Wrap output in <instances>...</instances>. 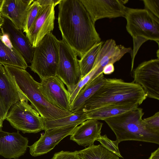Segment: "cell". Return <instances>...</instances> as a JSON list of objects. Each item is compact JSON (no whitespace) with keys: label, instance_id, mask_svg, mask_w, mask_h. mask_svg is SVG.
I'll return each mask as SVG.
<instances>
[{"label":"cell","instance_id":"obj_19","mask_svg":"<svg viewBox=\"0 0 159 159\" xmlns=\"http://www.w3.org/2000/svg\"><path fill=\"white\" fill-rule=\"evenodd\" d=\"M33 0H4L0 12L17 28L22 30L27 10Z\"/></svg>","mask_w":159,"mask_h":159},{"label":"cell","instance_id":"obj_2","mask_svg":"<svg viewBox=\"0 0 159 159\" xmlns=\"http://www.w3.org/2000/svg\"><path fill=\"white\" fill-rule=\"evenodd\" d=\"M147 98L142 88L133 82L106 78L103 84L85 103L78 112H85L116 104H141Z\"/></svg>","mask_w":159,"mask_h":159},{"label":"cell","instance_id":"obj_34","mask_svg":"<svg viewBox=\"0 0 159 159\" xmlns=\"http://www.w3.org/2000/svg\"><path fill=\"white\" fill-rule=\"evenodd\" d=\"M149 159H159V148L152 152Z\"/></svg>","mask_w":159,"mask_h":159},{"label":"cell","instance_id":"obj_32","mask_svg":"<svg viewBox=\"0 0 159 159\" xmlns=\"http://www.w3.org/2000/svg\"><path fill=\"white\" fill-rule=\"evenodd\" d=\"M115 70L114 64L110 63L106 65L103 68L102 73L106 75H109L112 74Z\"/></svg>","mask_w":159,"mask_h":159},{"label":"cell","instance_id":"obj_30","mask_svg":"<svg viewBox=\"0 0 159 159\" xmlns=\"http://www.w3.org/2000/svg\"><path fill=\"white\" fill-rule=\"evenodd\" d=\"M145 9L159 19V0H143Z\"/></svg>","mask_w":159,"mask_h":159},{"label":"cell","instance_id":"obj_27","mask_svg":"<svg viewBox=\"0 0 159 159\" xmlns=\"http://www.w3.org/2000/svg\"><path fill=\"white\" fill-rule=\"evenodd\" d=\"M97 70V68L96 66H95L88 74L82 78L76 85L74 86L67 87V90L69 94L70 106L82 88L89 81Z\"/></svg>","mask_w":159,"mask_h":159},{"label":"cell","instance_id":"obj_13","mask_svg":"<svg viewBox=\"0 0 159 159\" xmlns=\"http://www.w3.org/2000/svg\"><path fill=\"white\" fill-rule=\"evenodd\" d=\"M40 87L43 96L50 103L61 109L70 111L68 91L57 76L41 80Z\"/></svg>","mask_w":159,"mask_h":159},{"label":"cell","instance_id":"obj_9","mask_svg":"<svg viewBox=\"0 0 159 159\" xmlns=\"http://www.w3.org/2000/svg\"><path fill=\"white\" fill-rule=\"evenodd\" d=\"M133 82L143 89L147 97L159 100V59L145 61L133 72Z\"/></svg>","mask_w":159,"mask_h":159},{"label":"cell","instance_id":"obj_20","mask_svg":"<svg viewBox=\"0 0 159 159\" xmlns=\"http://www.w3.org/2000/svg\"><path fill=\"white\" fill-rule=\"evenodd\" d=\"M0 64L26 70L28 67L23 57L11 43L7 35L0 30Z\"/></svg>","mask_w":159,"mask_h":159},{"label":"cell","instance_id":"obj_26","mask_svg":"<svg viewBox=\"0 0 159 159\" xmlns=\"http://www.w3.org/2000/svg\"><path fill=\"white\" fill-rule=\"evenodd\" d=\"M41 7L38 0L34 1L29 7L22 30L25 34L31 29Z\"/></svg>","mask_w":159,"mask_h":159},{"label":"cell","instance_id":"obj_8","mask_svg":"<svg viewBox=\"0 0 159 159\" xmlns=\"http://www.w3.org/2000/svg\"><path fill=\"white\" fill-rule=\"evenodd\" d=\"M77 55L63 40L59 41V60L56 76L67 87L74 86L82 78Z\"/></svg>","mask_w":159,"mask_h":159},{"label":"cell","instance_id":"obj_3","mask_svg":"<svg viewBox=\"0 0 159 159\" xmlns=\"http://www.w3.org/2000/svg\"><path fill=\"white\" fill-rule=\"evenodd\" d=\"M3 66L14 80L19 91L26 97L30 105L43 119H56L74 113L60 109L50 103L41 92L40 83L35 80L25 70L11 66Z\"/></svg>","mask_w":159,"mask_h":159},{"label":"cell","instance_id":"obj_33","mask_svg":"<svg viewBox=\"0 0 159 159\" xmlns=\"http://www.w3.org/2000/svg\"><path fill=\"white\" fill-rule=\"evenodd\" d=\"M7 115L0 99V119L3 121L6 119Z\"/></svg>","mask_w":159,"mask_h":159},{"label":"cell","instance_id":"obj_16","mask_svg":"<svg viewBox=\"0 0 159 159\" xmlns=\"http://www.w3.org/2000/svg\"><path fill=\"white\" fill-rule=\"evenodd\" d=\"M0 30L8 36L11 43L23 57L26 62L31 63L34 48L22 30L17 28L10 20L4 18Z\"/></svg>","mask_w":159,"mask_h":159},{"label":"cell","instance_id":"obj_28","mask_svg":"<svg viewBox=\"0 0 159 159\" xmlns=\"http://www.w3.org/2000/svg\"><path fill=\"white\" fill-rule=\"evenodd\" d=\"M96 141H99L101 145L107 149L115 153L119 157L123 158L118 148V145L120 142L117 140H111L105 134L100 135Z\"/></svg>","mask_w":159,"mask_h":159},{"label":"cell","instance_id":"obj_10","mask_svg":"<svg viewBox=\"0 0 159 159\" xmlns=\"http://www.w3.org/2000/svg\"><path fill=\"white\" fill-rule=\"evenodd\" d=\"M42 6L39 13L26 36L35 48L54 28L55 18L54 0H38Z\"/></svg>","mask_w":159,"mask_h":159},{"label":"cell","instance_id":"obj_6","mask_svg":"<svg viewBox=\"0 0 159 159\" xmlns=\"http://www.w3.org/2000/svg\"><path fill=\"white\" fill-rule=\"evenodd\" d=\"M59 41L52 32L46 35L34 48L28 67L41 80L56 75L59 60Z\"/></svg>","mask_w":159,"mask_h":159},{"label":"cell","instance_id":"obj_37","mask_svg":"<svg viewBox=\"0 0 159 159\" xmlns=\"http://www.w3.org/2000/svg\"><path fill=\"white\" fill-rule=\"evenodd\" d=\"M3 121L0 119V128H2L3 127Z\"/></svg>","mask_w":159,"mask_h":159},{"label":"cell","instance_id":"obj_31","mask_svg":"<svg viewBox=\"0 0 159 159\" xmlns=\"http://www.w3.org/2000/svg\"><path fill=\"white\" fill-rule=\"evenodd\" d=\"M51 159H81L74 152L61 151L54 154Z\"/></svg>","mask_w":159,"mask_h":159},{"label":"cell","instance_id":"obj_15","mask_svg":"<svg viewBox=\"0 0 159 159\" xmlns=\"http://www.w3.org/2000/svg\"><path fill=\"white\" fill-rule=\"evenodd\" d=\"M132 50L121 45H117L114 40L109 39L103 43L97 57L95 66L97 70L89 81L102 73L103 67L110 63L114 64L127 53L131 54ZM94 66V67H95Z\"/></svg>","mask_w":159,"mask_h":159},{"label":"cell","instance_id":"obj_25","mask_svg":"<svg viewBox=\"0 0 159 159\" xmlns=\"http://www.w3.org/2000/svg\"><path fill=\"white\" fill-rule=\"evenodd\" d=\"M103 43L101 41L94 45L78 60L82 78L93 69L100 50Z\"/></svg>","mask_w":159,"mask_h":159},{"label":"cell","instance_id":"obj_18","mask_svg":"<svg viewBox=\"0 0 159 159\" xmlns=\"http://www.w3.org/2000/svg\"><path fill=\"white\" fill-rule=\"evenodd\" d=\"M24 95L4 66L0 64V99L7 114L11 107Z\"/></svg>","mask_w":159,"mask_h":159},{"label":"cell","instance_id":"obj_4","mask_svg":"<svg viewBox=\"0 0 159 159\" xmlns=\"http://www.w3.org/2000/svg\"><path fill=\"white\" fill-rule=\"evenodd\" d=\"M144 114L143 109L138 107L104 120L120 143L135 140L159 144V132L148 128L142 118Z\"/></svg>","mask_w":159,"mask_h":159},{"label":"cell","instance_id":"obj_1","mask_svg":"<svg viewBox=\"0 0 159 159\" xmlns=\"http://www.w3.org/2000/svg\"><path fill=\"white\" fill-rule=\"evenodd\" d=\"M58 7L62 40L81 58L101 42L95 23L80 0H61Z\"/></svg>","mask_w":159,"mask_h":159},{"label":"cell","instance_id":"obj_23","mask_svg":"<svg viewBox=\"0 0 159 159\" xmlns=\"http://www.w3.org/2000/svg\"><path fill=\"white\" fill-rule=\"evenodd\" d=\"M88 119L85 112L82 111L74 113L71 115L56 119H43L44 130L71 125L78 126Z\"/></svg>","mask_w":159,"mask_h":159},{"label":"cell","instance_id":"obj_5","mask_svg":"<svg viewBox=\"0 0 159 159\" xmlns=\"http://www.w3.org/2000/svg\"><path fill=\"white\" fill-rule=\"evenodd\" d=\"M125 17L126 29L133 38V49L132 57L131 71L134 59L142 45L148 40L159 44V19L147 10L127 7Z\"/></svg>","mask_w":159,"mask_h":159},{"label":"cell","instance_id":"obj_12","mask_svg":"<svg viewBox=\"0 0 159 159\" xmlns=\"http://www.w3.org/2000/svg\"><path fill=\"white\" fill-rule=\"evenodd\" d=\"M77 126L71 125L45 130L44 133L41 134L38 141L28 146L30 155L36 157L49 152L64 138L70 135Z\"/></svg>","mask_w":159,"mask_h":159},{"label":"cell","instance_id":"obj_35","mask_svg":"<svg viewBox=\"0 0 159 159\" xmlns=\"http://www.w3.org/2000/svg\"><path fill=\"white\" fill-rule=\"evenodd\" d=\"M4 18L2 16L0 12V28L3 24L4 22Z\"/></svg>","mask_w":159,"mask_h":159},{"label":"cell","instance_id":"obj_14","mask_svg":"<svg viewBox=\"0 0 159 159\" xmlns=\"http://www.w3.org/2000/svg\"><path fill=\"white\" fill-rule=\"evenodd\" d=\"M28 140L18 130L9 133L0 129V155L4 158L18 159L26 152Z\"/></svg>","mask_w":159,"mask_h":159},{"label":"cell","instance_id":"obj_29","mask_svg":"<svg viewBox=\"0 0 159 159\" xmlns=\"http://www.w3.org/2000/svg\"><path fill=\"white\" fill-rule=\"evenodd\" d=\"M148 128L156 132H159V112L157 111L150 117L143 119Z\"/></svg>","mask_w":159,"mask_h":159},{"label":"cell","instance_id":"obj_21","mask_svg":"<svg viewBox=\"0 0 159 159\" xmlns=\"http://www.w3.org/2000/svg\"><path fill=\"white\" fill-rule=\"evenodd\" d=\"M136 104H116L102 107L85 112L88 119L103 120L126 112L135 109L138 107Z\"/></svg>","mask_w":159,"mask_h":159},{"label":"cell","instance_id":"obj_36","mask_svg":"<svg viewBox=\"0 0 159 159\" xmlns=\"http://www.w3.org/2000/svg\"><path fill=\"white\" fill-rule=\"evenodd\" d=\"M4 0H0V12L1 10Z\"/></svg>","mask_w":159,"mask_h":159},{"label":"cell","instance_id":"obj_11","mask_svg":"<svg viewBox=\"0 0 159 159\" xmlns=\"http://www.w3.org/2000/svg\"><path fill=\"white\" fill-rule=\"evenodd\" d=\"M93 21L104 18L125 17L128 1L121 0H80Z\"/></svg>","mask_w":159,"mask_h":159},{"label":"cell","instance_id":"obj_7","mask_svg":"<svg viewBox=\"0 0 159 159\" xmlns=\"http://www.w3.org/2000/svg\"><path fill=\"white\" fill-rule=\"evenodd\" d=\"M24 95L8 112L6 120L16 129L23 133H36L44 130L43 120L28 103Z\"/></svg>","mask_w":159,"mask_h":159},{"label":"cell","instance_id":"obj_24","mask_svg":"<svg viewBox=\"0 0 159 159\" xmlns=\"http://www.w3.org/2000/svg\"><path fill=\"white\" fill-rule=\"evenodd\" d=\"M75 152L81 159H119L116 155L101 145L93 144Z\"/></svg>","mask_w":159,"mask_h":159},{"label":"cell","instance_id":"obj_17","mask_svg":"<svg viewBox=\"0 0 159 159\" xmlns=\"http://www.w3.org/2000/svg\"><path fill=\"white\" fill-rule=\"evenodd\" d=\"M102 125L98 120L88 119L75 128L70 139L84 147L93 145L101 135Z\"/></svg>","mask_w":159,"mask_h":159},{"label":"cell","instance_id":"obj_22","mask_svg":"<svg viewBox=\"0 0 159 159\" xmlns=\"http://www.w3.org/2000/svg\"><path fill=\"white\" fill-rule=\"evenodd\" d=\"M106 78L103 73L98 75L92 80L89 81L78 94L70 106V111L73 113L78 112L85 103L103 84Z\"/></svg>","mask_w":159,"mask_h":159}]
</instances>
